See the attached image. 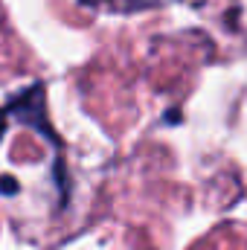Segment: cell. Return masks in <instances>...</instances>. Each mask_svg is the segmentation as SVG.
Returning a JSON list of instances; mask_svg holds the SVG:
<instances>
[{
	"instance_id": "obj_1",
	"label": "cell",
	"mask_w": 247,
	"mask_h": 250,
	"mask_svg": "<svg viewBox=\"0 0 247 250\" xmlns=\"http://www.w3.org/2000/svg\"><path fill=\"white\" fill-rule=\"evenodd\" d=\"M12 114H18L23 123H29L32 128L50 134V123L44 117V102H41V84H35L29 90V96H21L18 102H12Z\"/></svg>"
},
{
	"instance_id": "obj_2",
	"label": "cell",
	"mask_w": 247,
	"mask_h": 250,
	"mask_svg": "<svg viewBox=\"0 0 247 250\" xmlns=\"http://www.w3.org/2000/svg\"><path fill=\"white\" fill-rule=\"evenodd\" d=\"M0 189H6V192H15V181H0Z\"/></svg>"
},
{
	"instance_id": "obj_3",
	"label": "cell",
	"mask_w": 247,
	"mask_h": 250,
	"mask_svg": "<svg viewBox=\"0 0 247 250\" xmlns=\"http://www.w3.org/2000/svg\"><path fill=\"white\" fill-rule=\"evenodd\" d=\"M0 137H3V114H0Z\"/></svg>"
}]
</instances>
